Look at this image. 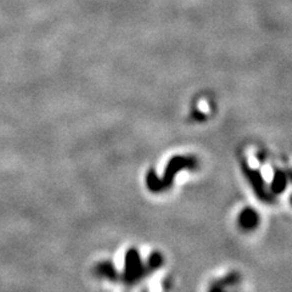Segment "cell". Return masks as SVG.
I'll list each match as a JSON object with an SVG mask.
<instances>
[{
	"label": "cell",
	"instance_id": "1",
	"mask_svg": "<svg viewBox=\"0 0 292 292\" xmlns=\"http://www.w3.org/2000/svg\"><path fill=\"white\" fill-rule=\"evenodd\" d=\"M256 224V216L254 213L250 212V213H245V214H242V226H254Z\"/></svg>",
	"mask_w": 292,
	"mask_h": 292
}]
</instances>
